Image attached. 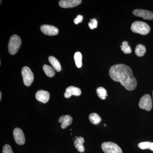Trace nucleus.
Segmentation results:
<instances>
[{
    "mask_svg": "<svg viewBox=\"0 0 153 153\" xmlns=\"http://www.w3.org/2000/svg\"><path fill=\"white\" fill-rule=\"evenodd\" d=\"M82 2L81 0H61L59 1V5L63 8H68L76 7Z\"/></svg>",
    "mask_w": 153,
    "mask_h": 153,
    "instance_id": "10",
    "label": "nucleus"
},
{
    "mask_svg": "<svg viewBox=\"0 0 153 153\" xmlns=\"http://www.w3.org/2000/svg\"><path fill=\"white\" fill-rule=\"evenodd\" d=\"M91 22L88 23V26L91 30L95 29L97 27V22L96 19H91Z\"/></svg>",
    "mask_w": 153,
    "mask_h": 153,
    "instance_id": "23",
    "label": "nucleus"
},
{
    "mask_svg": "<svg viewBox=\"0 0 153 153\" xmlns=\"http://www.w3.org/2000/svg\"><path fill=\"white\" fill-rule=\"evenodd\" d=\"M89 120L91 123L94 125L98 124L101 121V117L97 114L93 113L91 114L89 116Z\"/></svg>",
    "mask_w": 153,
    "mask_h": 153,
    "instance_id": "17",
    "label": "nucleus"
},
{
    "mask_svg": "<svg viewBox=\"0 0 153 153\" xmlns=\"http://www.w3.org/2000/svg\"><path fill=\"white\" fill-rule=\"evenodd\" d=\"M41 30L45 35L54 36L58 34L59 30L56 27L52 25H43L41 26Z\"/></svg>",
    "mask_w": 153,
    "mask_h": 153,
    "instance_id": "8",
    "label": "nucleus"
},
{
    "mask_svg": "<svg viewBox=\"0 0 153 153\" xmlns=\"http://www.w3.org/2000/svg\"><path fill=\"white\" fill-rule=\"evenodd\" d=\"M83 17L81 15H78L76 18L74 19V22L75 25H77L79 23H81L83 20Z\"/></svg>",
    "mask_w": 153,
    "mask_h": 153,
    "instance_id": "25",
    "label": "nucleus"
},
{
    "mask_svg": "<svg viewBox=\"0 0 153 153\" xmlns=\"http://www.w3.org/2000/svg\"><path fill=\"white\" fill-rule=\"evenodd\" d=\"M22 44L21 38L18 35H13L10 38L8 44V51L11 55L16 54Z\"/></svg>",
    "mask_w": 153,
    "mask_h": 153,
    "instance_id": "3",
    "label": "nucleus"
},
{
    "mask_svg": "<svg viewBox=\"0 0 153 153\" xmlns=\"http://www.w3.org/2000/svg\"><path fill=\"white\" fill-rule=\"evenodd\" d=\"M132 13L134 16L142 17L145 20H153V13L151 11L141 9H137L133 11Z\"/></svg>",
    "mask_w": 153,
    "mask_h": 153,
    "instance_id": "7",
    "label": "nucleus"
},
{
    "mask_svg": "<svg viewBox=\"0 0 153 153\" xmlns=\"http://www.w3.org/2000/svg\"></svg>",
    "mask_w": 153,
    "mask_h": 153,
    "instance_id": "27",
    "label": "nucleus"
},
{
    "mask_svg": "<svg viewBox=\"0 0 153 153\" xmlns=\"http://www.w3.org/2000/svg\"><path fill=\"white\" fill-rule=\"evenodd\" d=\"M13 136L15 141L18 144L23 145L25 143V134L21 129L16 128L14 130Z\"/></svg>",
    "mask_w": 153,
    "mask_h": 153,
    "instance_id": "9",
    "label": "nucleus"
},
{
    "mask_svg": "<svg viewBox=\"0 0 153 153\" xmlns=\"http://www.w3.org/2000/svg\"><path fill=\"white\" fill-rule=\"evenodd\" d=\"M36 97L38 101L43 103H46L49 101L50 94L46 91L39 90L36 93Z\"/></svg>",
    "mask_w": 153,
    "mask_h": 153,
    "instance_id": "11",
    "label": "nucleus"
},
{
    "mask_svg": "<svg viewBox=\"0 0 153 153\" xmlns=\"http://www.w3.org/2000/svg\"><path fill=\"white\" fill-rule=\"evenodd\" d=\"M121 49L125 54H130L132 51L131 48L128 45L127 41H124L123 42L122 45L120 46Z\"/></svg>",
    "mask_w": 153,
    "mask_h": 153,
    "instance_id": "22",
    "label": "nucleus"
},
{
    "mask_svg": "<svg viewBox=\"0 0 153 153\" xmlns=\"http://www.w3.org/2000/svg\"><path fill=\"white\" fill-rule=\"evenodd\" d=\"M3 153H14L12 150L10 146L9 145H6L3 149Z\"/></svg>",
    "mask_w": 153,
    "mask_h": 153,
    "instance_id": "24",
    "label": "nucleus"
},
{
    "mask_svg": "<svg viewBox=\"0 0 153 153\" xmlns=\"http://www.w3.org/2000/svg\"><path fill=\"white\" fill-rule=\"evenodd\" d=\"M107 91L105 88L103 87H100L97 89V94L99 98L101 100H105L106 99L107 96H108L107 94Z\"/></svg>",
    "mask_w": 153,
    "mask_h": 153,
    "instance_id": "20",
    "label": "nucleus"
},
{
    "mask_svg": "<svg viewBox=\"0 0 153 153\" xmlns=\"http://www.w3.org/2000/svg\"><path fill=\"white\" fill-rule=\"evenodd\" d=\"M109 76L116 82H120L126 90L133 91L137 86V81L130 67L123 64L114 65L110 68Z\"/></svg>",
    "mask_w": 153,
    "mask_h": 153,
    "instance_id": "1",
    "label": "nucleus"
},
{
    "mask_svg": "<svg viewBox=\"0 0 153 153\" xmlns=\"http://www.w3.org/2000/svg\"><path fill=\"white\" fill-rule=\"evenodd\" d=\"M101 148L105 153H123L120 147L111 142L103 143Z\"/></svg>",
    "mask_w": 153,
    "mask_h": 153,
    "instance_id": "4",
    "label": "nucleus"
},
{
    "mask_svg": "<svg viewBox=\"0 0 153 153\" xmlns=\"http://www.w3.org/2000/svg\"><path fill=\"white\" fill-rule=\"evenodd\" d=\"M150 27L146 23L140 21H136L132 24L131 30L133 32L143 36L147 35L150 31Z\"/></svg>",
    "mask_w": 153,
    "mask_h": 153,
    "instance_id": "2",
    "label": "nucleus"
},
{
    "mask_svg": "<svg viewBox=\"0 0 153 153\" xmlns=\"http://www.w3.org/2000/svg\"><path fill=\"white\" fill-rule=\"evenodd\" d=\"M146 52V48L143 44H138L136 47L135 53L138 57H142Z\"/></svg>",
    "mask_w": 153,
    "mask_h": 153,
    "instance_id": "16",
    "label": "nucleus"
},
{
    "mask_svg": "<svg viewBox=\"0 0 153 153\" xmlns=\"http://www.w3.org/2000/svg\"><path fill=\"white\" fill-rule=\"evenodd\" d=\"M139 105L140 108L146 110L147 111H150L152 107V102L150 95L145 94L140 100Z\"/></svg>",
    "mask_w": 153,
    "mask_h": 153,
    "instance_id": "6",
    "label": "nucleus"
},
{
    "mask_svg": "<svg viewBox=\"0 0 153 153\" xmlns=\"http://www.w3.org/2000/svg\"><path fill=\"white\" fill-rule=\"evenodd\" d=\"M72 120L73 119L71 116L66 115L61 117L59 118V122L62 123L61 125V128L65 129L71 124Z\"/></svg>",
    "mask_w": 153,
    "mask_h": 153,
    "instance_id": "13",
    "label": "nucleus"
},
{
    "mask_svg": "<svg viewBox=\"0 0 153 153\" xmlns=\"http://www.w3.org/2000/svg\"><path fill=\"white\" fill-rule=\"evenodd\" d=\"M81 91L80 88L75 86H70L66 88V92L64 93V97L66 98H68L72 95L79 96L81 95Z\"/></svg>",
    "mask_w": 153,
    "mask_h": 153,
    "instance_id": "12",
    "label": "nucleus"
},
{
    "mask_svg": "<svg viewBox=\"0 0 153 153\" xmlns=\"http://www.w3.org/2000/svg\"><path fill=\"white\" fill-rule=\"evenodd\" d=\"M84 139L82 137H78L74 140V146L78 152L82 153L85 151V148L83 144L84 143Z\"/></svg>",
    "mask_w": 153,
    "mask_h": 153,
    "instance_id": "14",
    "label": "nucleus"
},
{
    "mask_svg": "<svg viewBox=\"0 0 153 153\" xmlns=\"http://www.w3.org/2000/svg\"><path fill=\"white\" fill-rule=\"evenodd\" d=\"M49 61L56 71L59 72L61 71V67L60 62L55 57L53 56H50L49 57Z\"/></svg>",
    "mask_w": 153,
    "mask_h": 153,
    "instance_id": "15",
    "label": "nucleus"
},
{
    "mask_svg": "<svg viewBox=\"0 0 153 153\" xmlns=\"http://www.w3.org/2000/svg\"><path fill=\"white\" fill-rule=\"evenodd\" d=\"M43 69L45 74L49 77H52L55 76V71L51 66L47 65L43 66Z\"/></svg>",
    "mask_w": 153,
    "mask_h": 153,
    "instance_id": "18",
    "label": "nucleus"
},
{
    "mask_svg": "<svg viewBox=\"0 0 153 153\" xmlns=\"http://www.w3.org/2000/svg\"><path fill=\"white\" fill-rule=\"evenodd\" d=\"M74 59L76 67L78 68H81L82 66V55L79 52H76L74 55Z\"/></svg>",
    "mask_w": 153,
    "mask_h": 153,
    "instance_id": "19",
    "label": "nucleus"
},
{
    "mask_svg": "<svg viewBox=\"0 0 153 153\" xmlns=\"http://www.w3.org/2000/svg\"><path fill=\"white\" fill-rule=\"evenodd\" d=\"M138 147L141 149L144 150L149 149L153 151V143L150 142H145L140 143Z\"/></svg>",
    "mask_w": 153,
    "mask_h": 153,
    "instance_id": "21",
    "label": "nucleus"
},
{
    "mask_svg": "<svg viewBox=\"0 0 153 153\" xmlns=\"http://www.w3.org/2000/svg\"><path fill=\"white\" fill-rule=\"evenodd\" d=\"M1 97H2V94L1 92H0V100H1Z\"/></svg>",
    "mask_w": 153,
    "mask_h": 153,
    "instance_id": "26",
    "label": "nucleus"
},
{
    "mask_svg": "<svg viewBox=\"0 0 153 153\" xmlns=\"http://www.w3.org/2000/svg\"><path fill=\"white\" fill-rule=\"evenodd\" d=\"M22 74L25 85L27 86H30L34 79V74L30 68L28 66H25L22 68Z\"/></svg>",
    "mask_w": 153,
    "mask_h": 153,
    "instance_id": "5",
    "label": "nucleus"
}]
</instances>
